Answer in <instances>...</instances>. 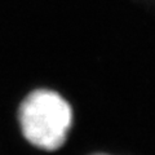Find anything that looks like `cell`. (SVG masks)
I'll return each instance as SVG.
<instances>
[{
    "instance_id": "6da1fadb",
    "label": "cell",
    "mask_w": 155,
    "mask_h": 155,
    "mask_svg": "<svg viewBox=\"0 0 155 155\" xmlns=\"http://www.w3.org/2000/svg\"><path fill=\"white\" fill-rule=\"evenodd\" d=\"M21 132L27 142L53 151L65 143L72 127V109L58 92L36 89L22 101L18 111Z\"/></svg>"
}]
</instances>
